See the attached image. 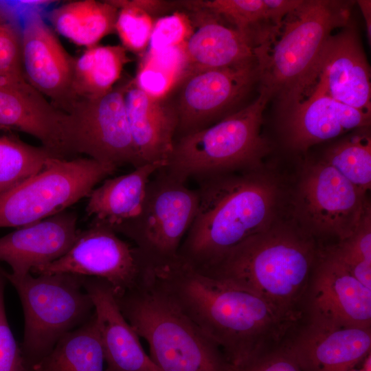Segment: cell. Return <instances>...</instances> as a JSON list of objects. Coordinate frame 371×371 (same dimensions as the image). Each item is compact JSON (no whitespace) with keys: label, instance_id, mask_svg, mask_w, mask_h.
<instances>
[{"label":"cell","instance_id":"6da1fadb","mask_svg":"<svg viewBox=\"0 0 371 371\" xmlns=\"http://www.w3.org/2000/svg\"><path fill=\"white\" fill-rule=\"evenodd\" d=\"M152 271L157 286L231 365L282 344L300 324L260 296L210 278L179 256Z\"/></svg>","mask_w":371,"mask_h":371},{"label":"cell","instance_id":"7a4b0ae2","mask_svg":"<svg viewBox=\"0 0 371 371\" xmlns=\"http://www.w3.org/2000/svg\"><path fill=\"white\" fill-rule=\"evenodd\" d=\"M199 205L178 256L199 270L275 223L281 200L278 179L261 166L199 181Z\"/></svg>","mask_w":371,"mask_h":371},{"label":"cell","instance_id":"3957f363","mask_svg":"<svg viewBox=\"0 0 371 371\" xmlns=\"http://www.w3.org/2000/svg\"><path fill=\"white\" fill-rule=\"evenodd\" d=\"M319 250L305 230L274 223L196 270L260 296L300 322L302 301Z\"/></svg>","mask_w":371,"mask_h":371},{"label":"cell","instance_id":"277c9868","mask_svg":"<svg viewBox=\"0 0 371 371\" xmlns=\"http://www.w3.org/2000/svg\"><path fill=\"white\" fill-rule=\"evenodd\" d=\"M353 4L302 0L284 18L273 43L256 58L260 89L278 102L282 112L304 100L316 82V65L324 45L334 30L350 22Z\"/></svg>","mask_w":371,"mask_h":371},{"label":"cell","instance_id":"5b68a950","mask_svg":"<svg viewBox=\"0 0 371 371\" xmlns=\"http://www.w3.org/2000/svg\"><path fill=\"white\" fill-rule=\"evenodd\" d=\"M115 297L161 371H229L221 350L157 286L152 271L148 280Z\"/></svg>","mask_w":371,"mask_h":371},{"label":"cell","instance_id":"8992f818","mask_svg":"<svg viewBox=\"0 0 371 371\" xmlns=\"http://www.w3.org/2000/svg\"><path fill=\"white\" fill-rule=\"evenodd\" d=\"M270 96L260 89L259 96L247 106L218 122L175 140L164 168L186 182L261 166L269 150L261 134L263 112Z\"/></svg>","mask_w":371,"mask_h":371},{"label":"cell","instance_id":"52a82bcc","mask_svg":"<svg viewBox=\"0 0 371 371\" xmlns=\"http://www.w3.org/2000/svg\"><path fill=\"white\" fill-rule=\"evenodd\" d=\"M3 274L21 302L24 333L21 348L32 366L46 356L61 337L85 324L94 313L84 286L85 276L28 273L16 278L4 269Z\"/></svg>","mask_w":371,"mask_h":371},{"label":"cell","instance_id":"ba28073f","mask_svg":"<svg viewBox=\"0 0 371 371\" xmlns=\"http://www.w3.org/2000/svg\"><path fill=\"white\" fill-rule=\"evenodd\" d=\"M116 168L91 158H50L36 174L0 194V227L42 221L88 196Z\"/></svg>","mask_w":371,"mask_h":371},{"label":"cell","instance_id":"9c48e42d","mask_svg":"<svg viewBox=\"0 0 371 371\" xmlns=\"http://www.w3.org/2000/svg\"><path fill=\"white\" fill-rule=\"evenodd\" d=\"M164 168L150 179L139 213L114 229L135 243L151 267L178 257L199 205L197 190Z\"/></svg>","mask_w":371,"mask_h":371},{"label":"cell","instance_id":"30bf717a","mask_svg":"<svg viewBox=\"0 0 371 371\" xmlns=\"http://www.w3.org/2000/svg\"><path fill=\"white\" fill-rule=\"evenodd\" d=\"M150 271L151 267L135 246L119 238L111 228L91 222L89 228L79 232L63 256L31 272L100 278L117 295L146 281Z\"/></svg>","mask_w":371,"mask_h":371},{"label":"cell","instance_id":"8fae6325","mask_svg":"<svg viewBox=\"0 0 371 371\" xmlns=\"http://www.w3.org/2000/svg\"><path fill=\"white\" fill-rule=\"evenodd\" d=\"M131 81L124 80L104 95L78 98L71 104L66 113L74 155L85 154L116 168L127 164L137 167L124 100Z\"/></svg>","mask_w":371,"mask_h":371},{"label":"cell","instance_id":"7c38bea8","mask_svg":"<svg viewBox=\"0 0 371 371\" xmlns=\"http://www.w3.org/2000/svg\"><path fill=\"white\" fill-rule=\"evenodd\" d=\"M366 193L323 160L302 168L295 196V213L311 234L351 236L368 205Z\"/></svg>","mask_w":371,"mask_h":371},{"label":"cell","instance_id":"4fadbf2b","mask_svg":"<svg viewBox=\"0 0 371 371\" xmlns=\"http://www.w3.org/2000/svg\"><path fill=\"white\" fill-rule=\"evenodd\" d=\"M258 77L257 60L186 75L175 106L178 138L209 127L237 111L234 107Z\"/></svg>","mask_w":371,"mask_h":371},{"label":"cell","instance_id":"5bb4252c","mask_svg":"<svg viewBox=\"0 0 371 371\" xmlns=\"http://www.w3.org/2000/svg\"><path fill=\"white\" fill-rule=\"evenodd\" d=\"M300 322L371 328V289L320 249L302 301Z\"/></svg>","mask_w":371,"mask_h":371},{"label":"cell","instance_id":"9a60e30c","mask_svg":"<svg viewBox=\"0 0 371 371\" xmlns=\"http://www.w3.org/2000/svg\"><path fill=\"white\" fill-rule=\"evenodd\" d=\"M75 58L65 49L40 12L30 10L21 18V65L25 80L58 109L75 100Z\"/></svg>","mask_w":371,"mask_h":371},{"label":"cell","instance_id":"2e32d148","mask_svg":"<svg viewBox=\"0 0 371 371\" xmlns=\"http://www.w3.org/2000/svg\"><path fill=\"white\" fill-rule=\"evenodd\" d=\"M0 129L29 134L58 158L68 159L74 155L68 114L49 102L24 76L0 78Z\"/></svg>","mask_w":371,"mask_h":371},{"label":"cell","instance_id":"e0dca14e","mask_svg":"<svg viewBox=\"0 0 371 371\" xmlns=\"http://www.w3.org/2000/svg\"><path fill=\"white\" fill-rule=\"evenodd\" d=\"M315 80L333 99L371 113L370 69L351 22L326 41L316 65Z\"/></svg>","mask_w":371,"mask_h":371},{"label":"cell","instance_id":"ac0fdd59","mask_svg":"<svg viewBox=\"0 0 371 371\" xmlns=\"http://www.w3.org/2000/svg\"><path fill=\"white\" fill-rule=\"evenodd\" d=\"M286 146L304 152L311 146L370 124L371 113L346 105L328 95L319 82L306 100L282 112Z\"/></svg>","mask_w":371,"mask_h":371},{"label":"cell","instance_id":"d6986e66","mask_svg":"<svg viewBox=\"0 0 371 371\" xmlns=\"http://www.w3.org/2000/svg\"><path fill=\"white\" fill-rule=\"evenodd\" d=\"M284 344L302 371H347L370 354L371 328L300 322Z\"/></svg>","mask_w":371,"mask_h":371},{"label":"cell","instance_id":"ffe728a7","mask_svg":"<svg viewBox=\"0 0 371 371\" xmlns=\"http://www.w3.org/2000/svg\"><path fill=\"white\" fill-rule=\"evenodd\" d=\"M79 232L77 215L65 210L23 226L0 238V262L10 267L12 276L23 277L63 256Z\"/></svg>","mask_w":371,"mask_h":371},{"label":"cell","instance_id":"44dd1931","mask_svg":"<svg viewBox=\"0 0 371 371\" xmlns=\"http://www.w3.org/2000/svg\"><path fill=\"white\" fill-rule=\"evenodd\" d=\"M106 367L104 371H161L147 355L139 336L122 315L105 280L85 277Z\"/></svg>","mask_w":371,"mask_h":371},{"label":"cell","instance_id":"7402d4cb","mask_svg":"<svg viewBox=\"0 0 371 371\" xmlns=\"http://www.w3.org/2000/svg\"><path fill=\"white\" fill-rule=\"evenodd\" d=\"M124 100L136 168L148 164H167L178 124L175 106L164 98H155L144 91L133 80L126 91Z\"/></svg>","mask_w":371,"mask_h":371},{"label":"cell","instance_id":"603a6c76","mask_svg":"<svg viewBox=\"0 0 371 371\" xmlns=\"http://www.w3.org/2000/svg\"><path fill=\"white\" fill-rule=\"evenodd\" d=\"M194 12L204 11L225 19L251 43L254 51L265 52L276 38L284 18L299 0L183 1Z\"/></svg>","mask_w":371,"mask_h":371},{"label":"cell","instance_id":"cb8c5ba5","mask_svg":"<svg viewBox=\"0 0 371 371\" xmlns=\"http://www.w3.org/2000/svg\"><path fill=\"white\" fill-rule=\"evenodd\" d=\"M206 13L184 44L187 75L257 60L251 43L243 34Z\"/></svg>","mask_w":371,"mask_h":371},{"label":"cell","instance_id":"d4e9b609","mask_svg":"<svg viewBox=\"0 0 371 371\" xmlns=\"http://www.w3.org/2000/svg\"><path fill=\"white\" fill-rule=\"evenodd\" d=\"M166 164H148L123 175L106 179L93 189L86 206L92 222L115 229L140 212L147 184L151 177Z\"/></svg>","mask_w":371,"mask_h":371},{"label":"cell","instance_id":"484cf974","mask_svg":"<svg viewBox=\"0 0 371 371\" xmlns=\"http://www.w3.org/2000/svg\"><path fill=\"white\" fill-rule=\"evenodd\" d=\"M118 9L111 1H72L48 12L52 25L60 35L88 48L115 31Z\"/></svg>","mask_w":371,"mask_h":371},{"label":"cell","instance_id":"4316f807","mask_svg":"<svg viewBox=\"0 0 371 371\" xmlns=\"http://www.w3.org/2000/svg\"><path fill=\"white\" fill-rule=\"evenodd\" d=\"M103 349L94 313L85 324L61 337L32 366L33 371H104Z\"/></svg>","mask_w":371,"mask_h":371},{"label":"cell","instance_id":"83f0119b","mask_svg":"<svg viewBox=\"0 0 371 371\" xmlns=\"http://www.w3.org/2000/svg\"><path fill=\"white\" fill-rule=\"evenodd\" d=\"M122 45H95L75 59L73 93L75 100L105 94L120 80L124 66L130 61Z\"/></svg>","mask_w":371,"mask_h":371},{"label":"cell","instance_id":"f1b7e54d","mask_svg":"<svg viewBox=\"0 0 371 371\" xmlns=\"http://www.w3.org/2000/svg\"><path fill=\"white\" fill-rule=\"evenodd\" d=\"M2 131L0 129V194L36 174L50 158L57 157L43 146L30 145Z\"/></svg>","mask_w":371,"mask_h":371},{"label":"cell","instance_id":"f546056e","mask_svg":"<svg viewBox=\"0 0 371 371\" xmlns=\"http://www.w3.org/2000/svg\"><path fill=\"white\" fill-rule=\"evenodd\" d=\"M363 192L371 186V139L365 134L348 137L329 148L323 158Z\"/></svg>","mask_w":371,"mask_h":371},{"label":"cell","instance_id":"4dcf8cb0","mask_svg":"<svg viewBox=\"0 0 371 371\" xmlns=\"http://www.w3.org/2000/svg\"><path fill=\"white\" fill-rule=\"evenodd\" d=\"M354 278L371 289V210L368 205L355 232L325 249Z\"/></svg>","mask_w":371,"mask_h":371},{"label":"cell","instance_id":"1f68e13d","mask_svg":"<svg viewBox=\"0 0 371 371\" xmlns=\"http://www.w3.org/2000/svg\"><path fill=\"white\" fill-rule=\"evenodd\" d=\"M21 76V18L0 3V78Z\"/></svg>","mask_w":371,"mask_h":371},{"label":"cell","instance_id":"d6a6232c","mask_svg":"<svg viewBox=\"0 0 371 371\" xmlns=\"http://www.w3.org/2000/svg\"><path fill=\"white\" fill-rule=\"evenodd\" d=\"M118 9L115 31L126 49L142 54L147 49L153 31V19L145 12L128 5L124 0H111Z\"/></svg>","mask_w":371,"mask_h":371},{"label":"cell","instance_id":"836d02e7","mask_svg":"<svg viewBox=\"0 0 371 371\" xmlns=\"http://www.w3.org/2000/svg\"><path fill=\"white\" fill-rule=\"evenodd\" d=\"M192 32L191 21L184 13L163 16L154 23L147 52L183 45Z\"/></svg>","mask_w":371,"mask_h":371},{"label":"cell","instance_id":"e575fe53","mask_svg":"<svg viewBox=\"0 0 371 371\" xmlns=\"http://www.w3.org/2000/svg\"><path fill=\"white\" fill-rule=\"evenodd\" d=\"M5 282L0 266V371H33L8 324L4 303Z\"/></svg>","mask_w":371,"mask_h":371},{"label":"cell","instance_id":"d590c367","mask_svg":"<svg viewBox=\"0 0 371 371\" xmlns=\"http://www.w3.org/2000/svg\"><path fill=\"white\" fill-rule=\"evenodd\" d=\"M229 371H302L284 342L231 365Z\"/></svg>","mask_w":371,"mask_h":371},{"label":"cell","instance_id":"8d00e7d4","mask_svg":"<svg viewBox=\"0 0 371 371\" xmlns=\"http://www.w3.org/2000/svg\"><path fill=\"white\" fill-rule=\"evenodd\" d=\"M125 3L153 17L154 15L170 10L174 3L159 0H124Z\"/></svg>","mask_w":371,"mask_h":371},{"label":"cell","instance_id":"74e56055","mask_svg":"<svg viewBox=\"0 0 371 371\" xmlns=\"http://www.w3.org/2000/svg\"><path fill=\"white\" fill-rule=\"evenodd\" d=\"M359 5L362 14L365 19L367 36L370 45L371 42V1L370 0H358Z\"/></svg>","mask_w":371,"mask_h":371},{"label":"cell","instance_id":"f35d334b","mask_svg":"<svg viewBox=\"0 0 371 371\" xmlns=\"http://www.w3.org/2000/svg\"><path fill=\"white\" fill-rule=\"evenodd\" d=\"M347 371H371V355H368L362 361V366L360 369L355 368Z\"/></svg>","mask_w":371,"mask_h":371}]
</instances>
